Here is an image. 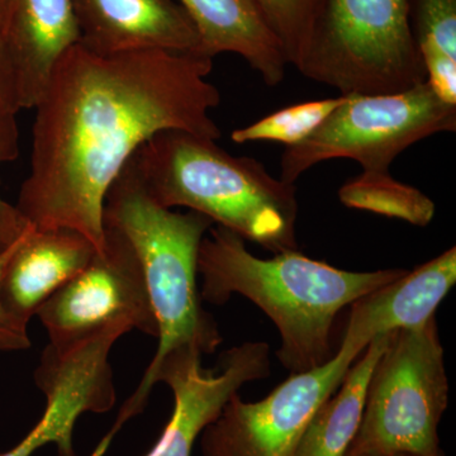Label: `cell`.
Returning <instances> with one entry per match:
<instances>
[{
  "mask_svg": "<svg viewBox=\"0 0 456 456\" xmlns=\"http://www.w3.org/2000/svg\"><path fill=\"white\" fill-rule=\"evenodd\" d=\"M456 130V106L428 83L395 94L345 95L311 136L285 147L281 179L294 184L314 165L351 159L365 173H387L399 154L432 134Z\"/></svg>",
  "mask_w": 456,
  "mask_h": 456,
  "instance_id": "52a82bcc",
  "label": "cell"
},
{
  "mask_svg": "<svg viewBox=\"0 0 456 456\" xmlns=\"http://www.w3.org/2000/svg\"><path fill=\"white\" fill-rule=\"evenodd\" d=\"M36 316L55 347L69 346L117 325L151 338L159 335L136 250L121 231L106 224L102 250Z\"/></svg>",
  "mask_w": 456,
  "mask_h": 456,
  "instance_id": "9c48e42d",
  "label": "cell"
},
{
  "mask_svg": "<svg viewBox=\"0 0 456 456\" xmlns=\"http://www.w3.org/2000/svg\"><path fill=\"white\" fill-rule=\"evenodd\" d=\"M449 380L436 318L389 334L368 384L364 412L345 456H444L437 428Z\"/></svg>",
  "mask_w": 456,
  "mask_h": 456,
  "instance_id": "8992f818",
  "label": "cell"
},
{
  "mask_svg": "<svg viewBox=\"0 0 456 456\" xmlns=\"http://www.w3.org/2000/svg\"><path fill=\"white\" fill-rule=\"evenodd\" d=\"M71 0H14L9 53L20 110H32L66 51L79 44Z\"/></svg>",
  "mask_w": 456,
  "mask_h": 456,
  "instance_id": "9a60e30c",
  "label": "cell"
},
{
  "mask_svg": "<svg viewBox=\"0 0 456 456\" xmlns=\"http://www.w3.org/2000/svg\"><path fill=\"white\" fill-rule=\"evenodd\" d=\"M389 334L377 336L369 342L362 358L347 370L338 392L312 417L294 456L346 455L364 412L369 380L388 344Z\"/></svg>",
  "mask_w": 456,
  "mask_h": 456,
  "instance_id": "e0dca14e",
  "label": "cell"
},
{
  "mask_svg": "<svg viewBox=\"0 0 456 456\" xmlns=\"http://www.w3.org/2000/svg\"><path fill=\"white\" fill-rule=\"evenodd\" d=\"M14 0H0V113L20 112L16 82L9 53V31Z\"/></svg>",
  "mask_w": 456,
  "mask_h": 456,
  "instance_id": "603a6c76",
  "label": "cell"
},
{
  "mask_svg": "<svg viewBox=\"0 0 456 456\" xmlns=\"http://www.w3.org/2000/svg\"><path fill=\"white\" fill-rule=\"evenodd\" d=\"M392 456H421V455H416V454H395Z\"/></svg>",
  "mask_w": 456,
  "mask_h": 456,
  "instance_id": "484cf974",
  "label": "cell"
},
{
  "mask_svg": "<svg viewBox=\"0 0 456 456\" xmlns=\"http://www.w3.org/2000/svg\"><path fill=\"white\" fill-rule=\"evenodd\" d=\"M344 101L345 95H340L283 108L248 127L233 131L231 139L239 145L259 141L283 143L285 147L298 145L311 136Z\"/></svg>",
  "mask_w": 456,
  "mask_h": 456,
  "instance_id": "d6986e66",
  "label": "cell"
},
{
  "mask_svg": "<svg viewBox=\"0 0 456 456\" xmlns=\"http://www.w3.org/2000/svg\"><path fill=\"white\" fill-rule=\"evenodd\" d=\"M20 155V128L17 114L0 113V171ZM31 224L0 191V256L28 232Z\"/></svg>",
  "mask_w": 456,
  "mask_h": 456,
  "instance_id": "7402d4cb",
  "label": "cell"
},
{
  "mask_svg": "<svg viewBox=\"0 0 456 456\" xmlns=\"http://www.w3.org/2000/svg\"><path fill=\"white\" fill-rule=\"evenodd\" d=\"M200 35V55L241 56L269 86L283 82L288 60L255 0H178Z\"/></svg>",
  "mask_w": 456,
  "mask_h": 456,
  "instance_id": "2e32d148",
  "label": "cell"
},
{
  "mask_svg": "<svg viewBox=\"0 0 456 456\" xmlns=\"http://www.w3.org/2000/svg\"><path fill=\"white\" fill-rule=\"evenodd\" d=\"M103 452H99V450L95 449L94 452H93L92 456H103Z\"/></svg>",
  "mask_w": 456,
  "mask_h": 456,
  "instance_id": "d4e9b609",
  "label": "cell"
},
{
  "mask_svg": "<svg viewBox=\"0 0 456 456\" xmlns=\"http://www.w3.org/2000/svg\"><path fill=\"white\" fill-rule=\"evenodd\" d=\"M212 69L197 53L66 51L33 108L18 212L36 230H73L101 251L108 191L141 145L167 130L221 139Z\"/></svg>",
  "mask_w": 456,
  "mask_h": 456,
  "instance_id": "6da1fadb",
  "label": "cell"
},
{
  "mask_svg": "<svg viewBox=\"0 0 456 456\" xmlns=\"http://www.w3.org/2000/svg\"><path fill=\"white\" fill-rule=\"evenodd\" d=\"M338 198L350 208L398 218L416 226H428L435 216V204L430 198L412 185L398 182L389 171H362L342 185Z\"/></svg>",
  "mask_w": 456,
  "mask_h": 456,
  "instance_id": "ac0fdd59",
  "label": "cell"
},
{
  "mask_svg": "<svg viewBox=\"0 0 456 456\" xmlns=\"http://www.w3.org/2000/svg\"><path fill=\"white\" fill-rule=\"evenodd\" d=\"M456 283V248L351 305L344 344L365 350L377 336L424 326Z\"/></svg>",
  "mask_w": 456,
  "mask_h": 456,
  "instance_id": "4fadbf2b",
  "label": "cell"
},
{
  "mask_svg": "<svg viewBox=\"0 0 456 456\" xmlns=\"http://www.w3.org/2000/svg\"><path fill=\"white\" fill-rule=\"evenodd\" d=\"M202 358L196 351H174L155 368L146 369L136 391L123 404L113 425L117 428L145 410L156 384L165 383L173 392L169 422L146 456H191L200 434L227 402L245 384L272 374L270 346L263 341L244 342L224 351L216 370L204 369Z\"/></svg>",
  "mask_w": 456,
  "mask_h": 456,
  "instance_id": "ba28073f",
  "label": "cell"
},
{
  "mask_svg": "<svg viewBox=\"0 0 456 456\" xmlns=\"http://www.w3.org/2000/svg\"><path fill=\"white\" fill-rule=\"evenodd\" d=\"M404 273L347 272L298 250L260 259L241 236L218 224L204 236L198 254L202 301L224 305L240 294L257 305L278 329L281 347L275 355L290 374L325 365L335 355L338 314Z\"/></svg>",
  "mask_w": 456,
  "mask_h": 456,
  "instance_id": "7a4b0ae2",
  "label": "cell"
},
{
  "mask_svg": "<svg viewBox=\"0 0 456 456\" xmlns=\"http://www.w3.org/2000/svg\"><path fill=\"white\" fill-rule=\"evenodd\" d=\"M294 68L341 95L395 94L428 80L408 0H322Z\"/></svg>",
  "mask_w": 456,
  "mask_h": 456,
  "instance_id": "5b68a950",
  "label": "cell"
},
{
  "mask_svg": "<svg viewBox=\"0 0 456 456\" xmlns=\"http://www.w3.org/2000/svg\"><path fill=\"white\" fill-rule=\"evenodd\" d=\"M283 47L288 64L296 65L322 0H255Z\"/></svg>",
  "mask_w": 456,
  "mask_h": 456,
  "instance_id": "44dd1931",
  "label": "cell"
},
{
  "mask_svg": "<svg viewBox=\"0 0 456 456\" xmlns=\"http://www.w3.org/2000/svg\"><path fill=\"white\" fill-rule=\"evenodd\" d=\"M362 351L341 342L325 365L290 374L259 402H245L237 393L200 434V455H296L312 417L338 391Z\"/></svg>",
  "mask_w": 456,
  "mask_h": 456,
  "instance_id": "30bf717a",
  "label": "cell"
},
{
  "mask_svg": "<svg viewBox=\"0 0 456 456\" xmlns=\"http://www.w3.org/2000/svg\"><path fill=\"white\" fill-rule=\"evenodd\" d=\"M95 253L92 242L73 230L29 228L14 246L3 272V303L28 325L42 305L79 274Z\"/></svg>",
  "mask_w": 456,
  "mask_h": 456,
  "instance_id": "5bb4252c",
  "label": "cell"
},
{
  "mask_svg": "<svg viewBox=\"0 0 456 456\" xmlns=\"http://www.w3.org/2000/svg\"><path fill=\"white\" fill-rule=\"evenodd\" d=\"M128 332V327L110 326L69 346L47 345L33 375L46 397V410L35 428L0 456H32L49 444H55L59 456H79L73 444L75 424L83 413L110 412L116 404L110 354Z\"/></svg>",
  "mask_w": 456,
  "mask_h": 456,
  "instance_id": "8fae6325",
  "label": "cell"
},
{
  "mask_svg": "<svg viewBox=\"0 0 456 456\" xmlns=\"http://www.w3.org/2000/svg\"><path fill=\"white\" fill-rule=\"evenodd\" d=\"M79 45L102 55L139 50L200 53L193 20L175 0H71Z\"/></svg>",
  "mask_w": 456,
  "mask_h": 456,
  "instance_id": "7c38bea8",
  "label": "cell"
},
{
  "mask_svg": "<svg viewBox=\"0 0 456 456\" xmlns=\"http://www.w3.org/2000/svg\"><path fill=\"white\" fill-rule=\"evenodd\" d=\"M103 222L136 250L158 321V350L149 368L178 350L212 355L224 338L202 305L198 254L213 222L200 213L174 212L155 203L127 167L108 191Z\"/></svg>",
  "mask_w": 456,
  "mask_h": 456,
  "instance_id": "277c9868",
  "label": "cell"
},
{
  "mask_svg": "<svg viewBox=\"0 0 456 456\" xmlns=\"http://www.w3.org/2000/svg\"><path fill=\"white\" fill-rule=\"evenodd\" d=\"M20 239H22V237H20ZM20 240H18V241H20ZM17 242L0 256V281H2L3 272H4L5 265H7L9 257H11L12 253H13V248L14 246L17 245ZM31 345V338H29L28 335V325L23 322V321H20V318L13 316V314L7 310L4 303H3L2 294H0V354H11L28 350Z\"/></svg>",
  "mask_w": 456,
  "mask_h": 456,
  "instance_id": "cb8c5ba5",
  "label": "cell"
},
{
  "mask_svg": "<svg viewBox=\"0 0 456 456\" xmlns=\"http://www.w3.org/2000/svg\"><path fill=\"white\" fill-rule=\"evenodd\" d=\"M411 28L424 60L456 62V0H408Z\"/></svg>",
  "mask_w": 456,
  "mask_h": 456,
  "instance_id": "ffe728a7",
  "label": "cell"
},
{
  "mask_svg": "<svg viewBox=\"0 0 456 456\" xmlns=\"http://www.w3.org/2000/svg\"><path fill=\"white\" fill-rule=\"evenodd\" d=\"M126 167L164 208L200 213L274 255L298 250L297 189L255 159L230 155L215 140L167 130L141 145Z\"/></svg>",
  "mask_w": 456,
  "mask_h": 456,
  "instance_id": "3957f363",
  "label": "cell"
}]
</instances>
